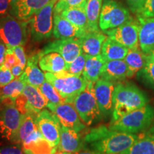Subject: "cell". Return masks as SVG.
<instances>
[{"label": "cell", "instance_id": "1", "mask_svg": "<svg viewBox=\"0 0 154 154\" xmlns=\"http://www.w3.org/2000/svg\"><path fill=\"white\" fill-rule=\"evenodd\" d=\"M138 138L136 134L111 130L109 127L94 128L84 137L91 149L105 154H122Z\"/></svg>", "mask_w": 154, "mask_h": 154}, {"label": "cell", "instance_id": "2", "mask_svg": "<svg viewBox=\"0 0 154 154\" xmlns=\"http://www.w3.org/2000/svg\"><path fill=\"white\" fill-rule=\"evenodd\" d=\"M148 102L147 96L136 86L119 83L113 92L112 121L145 106Z\"/></svg>", "mask_w": 154, "mask_h": 154}, {"label": "cell", "instance_id": "3", "mask_svg": "<svg viewBox=\"0 0 154 154\" xmlns=\"http://www.w3.org/2000/svg\"><path fill=\"white\" fill-rule=\"evenodd\" d=\"M154 120V109L147 104L137 110L123 116L116 121H112L109 128L117 131L136 134L147 130Z\"/></svg>", "mask_w": 154, "mask_h": 154}, {"label": "cell", "instance_id": "4", "mask_svg": "<svg viewBox=\"0 0 154 154\" xmlns=\"http://www.w3.org/2000/svg\"><path fill=\"white\" fill-rule=\"evenodd\" d=\"M45 79L52 84L65 102L72 103L73 101L87 85L88 81L82 76H76L66 71L59 73L46 72Z\"/></svg>", "mask_w": 154, "mask_h": 154}, {"label": "cell", "instance_id": "5", "mask_svg": "<svg viewBox=\"0 0 154 154\" xmlns=\"http://www.w3.org/2000/svg\"><path fill=\"white\" fill-rule=\"evenodd\" d=\"M29 20L22 21L11 14L0 18V41L7 48L24 46L28 36Z\"/></svg>", "mask_w": 154, "mask_h": 154}, {"label": "cell", "instance_id": "6", "mask_svg": "<svg viewBox=\"0 0 154 154\" xmlns=\"http://www.w3.org/2000/svg\"><path fill=\"white\" fill-rule=\"evenodd\" d=\"M81 120L86 126L99 121L101 113L94 93V83L88 82L87 85L72 102Z\"/></svg>", "mask_w": 154, "mask_h": 154}, {"label": "cell", "instance_id": "7", "mask_svg": "<svg viewBox=\"0 0 154 154\" xmlns=\"http://www.w3.org/2000/svg\"><path fill=\"white\" fill-rule=\"evenodd\" d=\"M58 0H51L29 19V32L32 40L40 42L51 37L53 33L54 8Z\"/></svg>", "mask_w": 154, "mask_h": 154}, {"label": "cell", "instance_id": "8", "mask_svg": "<svg viewBox=\"0 0 154 154\" xmlns=\"http://www.w3.org/2000/svg\"><path fill=\"white\" fill-rule=\"evenodd\" d=\"M131 19L128 9L113 1L105 0L102 5L99 26L102 31L118 27Z\"/></svg>", "mask_w": 154, "mask_h": 154}, {"label": "cell", "instance_id": "9", "mask_svg": "<svg viewBox=\"0 0 154 154\" xmlns=\"http://www.w3.org/2000/svg\"><path fill=\"white\" fill-rule=\"evenodd\" d=\"M139 22L132 18L118 27L105 31L109 37L129 49H137L139 46Z\"/></svg>", "mask_w": 154, "mask_h": 154}, {"label": "cell", "instance_id": "10", "mask_svg": "<svg viewBox=\"0 0 154 154\" xmlns=\"http://www.w3.org/2000/svg\"><path fill=\"white\" fill-rule=\"evenodd\" d=\"M36 123L38 131L50 145L53 148L58 147L61 124L54 113L44 109L36 115Z\"/></svg>", "mask_w": 154, "mask_h": 154}, {"label": "cell", "instance_id": "11", "mask_svg": "<svg viewBox=\"0 0 154 154\" xmlns=\"http://www.w3.org/2000/svg\"><path fill=\"white\" fill-rule=\"evenodd\" d=\"M49 52L59 53L69 65L82 53V50L79 38H69L49 42L38 54L42 56Z\"/></svg>", "mask_w": 154, "mask_h": 154}, {"label": "cell", "instance_id": "12", "mask_svg": "<svg viewBox=\"0 0 154 154\" xmlns=\"http://www.w3.org/2000/svg\"><path fill=\"white\" fill-rule=\"evenodd\" d=\"M24 116L14 103L6 105L0 111V136L13 142Z\"/></svg>", "mask_w": 154, "mask_h": 154}, {"label": "cell", "instance_id": "13", "mask_svg": "<svg viewBox=\"0 0 154 154\" xmlns=\"http://www.w3.org/2000/svg\"><path fill=\"white\" fill-rule=\"evenodd\" d=\"M48 108L54 113L62 126L77 132H80L85 128V124L82 123L78 112L71 103L63 102L56 106H49Z\"/></svg>", "mask_w": 154, "mask_h": 154}, {"label": "cell", "instance_id": "14", "mask_svg": "<svg viewBox=\"0 0 154 154\" xmlns=\"http://www.w3.org/2000/svg\"><path fill=\"white\" fill-rule=\"evenodd\" d=\"M114 83L100 78L94 83V93L101 115L107 116L113 112Z\"/></svg>", "mask_w": 154, "mask_h": 154}, {"label": "cell", "instance_id": "15", "mask_svg": "<svg viewBox=\"0 0 154 154\" xmlns=\"http://www.w3.org/2000/svg\"><path fill=\"white\" fill-rule=\"evenodd\" d=\"M51 0H13L10 14L22 21L32 18Z\"/></svg>", "mask_w": 154, "mask_h": 154}, {"label": "cell", "instance_id": "16", "mask_svg": "<svg viewBox=\"0 0 154 154\" xmlns=\"http://www.w3.org/2000/svg\"><path fill=\"white\" fill-rule=\"evenodd\" d=\"M140 24L139 47L146 54L154 49V17L138 15Z\"/></svg>", "mask_w": 154, "mask_h": 154}, {"label": "cell", "instance_id": "17", "mask_svg": "<svg viewBox=\"0 0 154 154\" xmlns=\"http://www.w3.org/2000/svg\"><path fill=\"white\" fill-rule=\"evenodd\" d=\"M84 143V139H82L79 132L61 125L60 140L58 145V149L75 153L83 150Z\"/></svg>", "mask_w": 154, "mask_h": 154}, {"label": "cell", "instance_id": "18", "mask_svg": "<svg viewBox=\"0 0 154 154\" xmlns=\"http://www.w3.org/2000/svg\"><path fill=\"white\" fill-rule=\"evenodd\" d=\"M22 94L26 99L27 113L37 115L47 107V100L42 94L39 88L30 84H26Z\"/></svg>", "mask_w": 154, "mask_h": 154}, {"label": "cell", "instance_id": "19", "mask_svg": "<svg viewBox=\"0 0 154 154\" xmlns=\"http://www.w3.org/2000/svg\"><path fill=\"white\" fill-rule=\"evenodd\" d=\"M53 35L57 39L80 38L84 34L61 14H54Z\"/></svg>", "mask_w": 154, "mask_h": 154}, {"label": "cell", "instance_id": "20", "mask_svg": "<svg viewBox=\"0 0 154 154\" xmlns=\"http://www.w3.org/2000/svg\"><path fill=\"white\" fill-rule=\"evenodd\" d=\"M23 151L32 154H50L57 151L58 147L53 148L36 129L22 143Z\"/></svg>", "mask_w": 154, "mask_h": 154}, {"label": "cell", "instance_id": "21", "mask_svg": "<svg viewBox=\"0 0 154 154\" xmlns=\"http://www.w3.org/2000/svg\"><path fill=\"white\" fill-rule=\"evenodd\" d=\"M107 36L100 31L88 32L79 39L82 51L88 56H97L101 54L102 45Z\"/></svg>", "mask_w": 154, "mask_h": 154}, {"label": "cell", "instance_id": "22", "mask_svg": "<svg viewBox=\"0 0 154 154\" xmlns=\"http://www.w3.org/2000/svg\"><path fill=\"white\" fill-rule=\"evenodd\" d=\"M128 66L124 59L107 61L103 68L101 78L114 83L128 78Z\"/></svg>", "mask_w": 154, "mask_h": 154}, {"label": "cell", "instance_id": "23", "mask_svg": "<svg viewBox=\"0 0 154 154\" xmlns=\"http://www.w3.org/2000/svg\"><path fill=\"white\" fill-rule=\"evenodd\" d=\"M38 60L39 57L38 54L29 58L22 76L26 84L39 88L46 79L45 74L42 72L41 68L38 66Z\"/></svg>", "mask_w": 154, "mask_h": 154}, {"label": "cell", "instance_id": "24", "mask_svg": "<svg viewBox=\"0 0 154 154\" xmlns=\"http://www.w3.org/2000/svg\"><path fill=\"white\" fill-rule=\"evenodd\" d=\"M38 57V65L44 72L55 74L66 70V62L59 53L49 52Z\"/></svg>", "mask_w": 154, "mask_h": 154}, {"label": "cell", "instance_id": "25", "mask_svg": "<svg viewBox=\"0 0 154 154\" xmlns=\"http://www.w3.org/2000/svg\"><path fill=\"white\" fill-rule=\"evenodd\" d=\"M106 61L101 54L97 56L86 55V61L83 76L88 82L96 83L101 78Z\"/></svg>", "mask_w": 154, "mask_h": 154}, {"label": "cell", "instance_id": "26", "mask_svg": "<svg viewBox=\"0 0 154 154\" xmlns=\"http://www.w3.org/2000/svg\"><path fill=\"white\" fill-rule=\"evenodd\" d=\"M26 84L22 74L7 85L0 87V102H3L6 104L14 103L15 99L22 94Z\"/></svg>", "mask_w": 154, "mask_h": 154}, {"label": "cell", "instance_id": "27", "mask_svg": "<svg viewBox=\"0 0 154 154\" xmlns=\"http://www.w3.org/2000/svg\"><path fill=\"white\" fill-rule=\"evenodd\" d=\"M128 48L107 37L102 45L101 54L106 61L124 60L128 51Z\"/></svg>", "mask_w": 154, "mask_h": 154}, {"label": "cell", "instance_id": "28", "mask_svg": "<svg viewBox=\"0 0 154 154\" xmlns=\"http://www.w3.org/2000/svg\"><path fill=\"white\" fill-rule=\"evenodd\" d=\"M86 6V5H85ZM85 34L88 32V20L85 7H72L65 9L61 14Z\"/></svg>", "mask_w": 154, "mask_h": 154}, {"label": "cell", "instance_id": "29", "mask_svg": "<svg viewBox=\"0 0 154 154\" xmlns=\"http://www.w3.org/2000/svg\"><path fill=\"white\" fill-rule=\"evenodd\" d=\"M124 61L128 66V78H131L138 74L145 66L146 63V54L137 48L134 49H128V54L125 57Z\"/></svg>", "mask_w": 154, "mask_h": 154}, {"label": "cell", "instance_id": "30", "mask_svg": "<svg viewBox=\"0 0 154 154\" xmlns=\"http://www.w3.org/2000/svg\"><path fill=\"white\" fill-rule=\"evenodd\" d=\"M36 114L30 113H26L24 116L16 136L13 140L14 143L22 145L28 136L34 131L38 129L36 123Z\"/></svg>", "mask_w": 154, "mask_h": 154}, {"label": "cell", "instance_id": "31", "mask_svg": "<svg viewBox=\"0 0 154 154\" xmlns=\"http://www.w3.org/2000/svg\"><path fill=\"white\" fill-rule=\"evenodd\" d=\"M122 154H154V134H147L138 138Z\"/></svg>", "mask_w": 154, "mask_h": 154}, {"label": "cell", "instance_id": "32", "mask_svg": "<svg viewBox=\"0 0 154 154\" xmlns=\"http://www.w3.org/2000/svg\"><path fill=\"white\" fill-rule=\"evenodd\" d=\"M102 7V0H87L85 9L88 20V32L99 31V22Z\"/></svg>", "mask_w": 154, "mask_h": 154}, {"label": "cell", "instance_id": "33", "mask_svg": "<svg viewBox=\"0 0 154 154\" xmlns=\"http://www.w3.org/2000/svg\"><path fill=\"white\" fill-rule=\"evenodd\" d=\"M39 89L48 101L47 107L49 106H56L65 102L62 96L59 94L54 86L47 80L39 86Z\"/></svg>", "mask_w": 154, "mask_h": 154}, {"label": "cell", "instance_id": "34", "mask_svg": "<svg viewBox=\"0 0 154 154\" xmlns=\"http://www.w3.org/2000/svg\"><path fill=\"white\" fill-rule=\"evenodd\" d=\"M137 74L140 82L147 87L154 90V62L146 61L145 66Z\"/></svg>", "mask_w": 154, "mask_h": 154}, {"label": "cell", "instance_id": "35", "mask_svg": "<svg viewBox=\"0 0 154 154\" xmlns=\"http://www.w3.org/2000/svg\"><path fill=\"white\" fill-rule=\"evenodd\" d=\"M86 61V54L82 51L75 60L66 66V72L76 76H82Z\"/></svg>", "mask_w": 154, "mask_h": 154}, {"label": "cell", "instance_id": "36", "mask_svg": "<svg viewBox=\"0 0 154 154\" xmlns=\"http://www.w3.org/2000/svg\"><path fill=\"white\" fill-rule=\"evenodd\" d=\"M87 0H58L54 8V14H61L65 9L85 7Z\"/></svg>", "mask_w": 154, "mask_h": 154}, {"label": "cell", "instance_id": "37", "mask_svg": "<svg viewBox=\"0 0 154 154\" xmlns=\"http://www.w3.org/2000/svg\"><path fill=\"white\" fill-rule=\"evenodd\" d=\"M14 79L10 69L5 68L2 65L0 66V87L7 85Z\"/></svg>", "mask_w": 154, "mask_h": 154}, {"label": "cell", "instance_id": "38", "mask_svg": "<svg viewBox=\"0 0 154 154\" xmlns=\"http://www.w3.org/2000/svg\"><path fill=\"white\" fill-rule=\"evenodd\" d=\"M17 63H19L18 59H17L16 55L13 51V48H7L5 62H4L2 66L8 69H11V67L14 66Z\"/></svg>", "mask_w": 154, "mask_h": 154}, {"label": "cell", "instance_id": "39", "mask_svg": "<svg viewBox=\"0 0 154 154\" xmlns=\"http://www.w3.org/2000/svg\"><path fill=\"white\" fill-rule=\"evenodd\" d=\"M146 2V0H127V3L131 9V11L138 15L141 13Z\"/></svg>", "mask_w": 154, "mask_h": 154}, {"label": "cell", "instance_id": "40", "mask_svg": "<svg viewBox=\"0 0 154 154\" xmlns=\"http://www.w3.org/2000/svg\"><path fill=\"white\" fill-rule=\"evenodd\" d=\"M13 51H14L15 55H16L17 59H18L19 64H20L25 69L26 63H27V59H26V54H25L24 47L23 46H18V47H14L13 48Z\"/></svg>", "mask_w": 154, "mask_h": 154}, {"label": "cell", "instance_id": "41", "mask_svg": "<svg viewBox=\"0 0 154 154\" xmlns=\"http://www.w3.org/2000/svg\"><path fill=\"white\" fill-rule=\"evenodd\" d=\"M138 15L146 17H154V0H146L141 13Z\"/></svg>", "mask_w": 154, "mask_h": 154}, {"label": "cell", "instance_id": "42", "mask_svg": "<svg viewBox=\"0 0 154 154\" xmlns=\"http://www.w3.org/2000/svg\"><path fill=\"white\" fill-rule=\"evenodd\" d=\"M0 154H24L19 146H7L0 147Z\"/></svg>", "mask_w": 154, "mask_h": 154}, {"label": "cell", "instance_id": "43", "mask_svg": "<svg viewBox=\"0 0 154 154\" xmlns=\"http://www.w3.org/2000/svg\"><path fill=\"white\" fill-rule=\"evenodd\" d=\"M13 0H0V18L9 14Z\"/></svg>", "mask_w": 154, "mask_h": 154}, {"label": "cell", "instance_id": "44", "mask_svg": "<svg viewBox=\"0 0 154 154\" xmlns=\"http://www.w3.org/2000/svg\"><path fill=\"white\" fill-rule=\"evenodd\" d=\"M10 70L15 79L19 78V77L24 72V69L23 68L20 64H19V63H17V64L14 65V66L11 67Z\"/></svg>", "mask_w": 154, "mask_h": 154}, {"label": "cell", "instance_id": "45", "mask_svg": "<svg viewBox=\"0 0 154 154\" xmlns=\"http://www.w3.org/2000/svg\"><path fill=\"white\" fill-rule=\"evenodd\" d=\"M7 49V46H6L3 42L0 41V66L3 64L4 62H5Z\"/></svg>", "mask_w": 154, "mask_h": 154}, {"label": "cell", "instance_id": "46", "mask_svg": "<svg viewBox=\"0 0 154 154\" xmlns=\"http://www.w3.org/2000/svg\"><path fill=\"white\" fill-rule=\"evenodd\" d=\"M74 154H105L97 151H88V150H82V151L76 152Z\"/></svg>", "mask_w": 154, "mask_h": 154}, {"label": "cell", "instance_id": "47", "mask_svg": "<svg viewBox=\"0 0 154 154\" xmlns=\"http://www.w3.org/2000/svg\"><path fill=\"white\" fill-rule=\"evenodd\" d=\"M146 61H152V62H154V49L150 53L146 54Z\"/></svg>", "mask_w": 154, "mask_h": 154}, {"label": "cell", "instance_id": "48", "mask_svg": "<svg viewBox=\"0 0 154 154\" xmlns=\"http://www.w3.org/2000/svg\"><path fill=\"white\" fill-rule=\"evenodd\" d=\"M54 154H74L73 153H69V152H65V151H60V150H57L56 152L54 153Z\"/></svg>", "mask_w": 154, "mask_h": 154}, {"label": "cell", "instance_id": "49", "mask_svg": "<svg viewBox=\"0 0 154 154\" xmlns=\"http://www.w3.org/2000/svg\"><path fill=\"white\" fill-rule=\"evenodd\" d=\"M147 133H149V134H154V124L153 126H152L151 128H149V130L148 131Z\"/></svg>", "mask_w": 154, "mask_h": 154}, {"label": "cell", "instance_id": "50", "mask_svg": "<svg viewBox=\"0 0 154 154\" xmlns=\"http://www.w3.org/2000/svg\"><path fill=\"white\" fill-rule=\"evenodd\" d=\"M24 151V154H32V153H29V152H27V151ZM56 152V151H55ZM55 152H54V153H50V154H54V153Z\"/></svg>", "mask_w": 154, "mask_h": 154}]
</instances>
